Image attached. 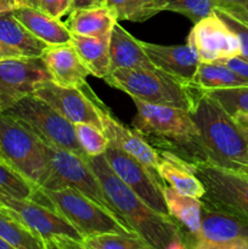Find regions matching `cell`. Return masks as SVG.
Wrapping results in <instances>:
<instances>
[{"label":"cell","mask_w":248,"mask_h":249,"mask_svg":"<svg viewBox=\"0 0 248 249\" xmlns=\"http://www.w3.org/2000/svg\"><path fill=\"white\" fill-rule=\"evenodd\" d=\"M2 207H4V206H2V203H1V202H0V208H2Z\"/></svg>","instance_id":"cell-48"},{"label":"cell","mask_w":248,"mask_h":249,"mask_svg":"<svg viewBox=\"0 0 248 249\" xmlns=\"http://www.w3.org/2000/svg\"><path fill=\"white\" fill-rule=\"evenodd\" d=\"M158 152L160 155V160L156 172L160 180L180 194L202 198L206 194V189L201 180L192 172L191 164L167 151Z\"/></svg>","instance_id":"cell-21"},{"label":"cell","mask_w":248,"mask_h":249,"mask_svg":"<svg viewBox=\"0 0 248 249\" xmlns=\"http://www.w3.org/2000/svg\"><path fill=\"white\" fill-rule=\"evenodd\" d=\"M0 43L18 51L27 57H40L48 44L41 41L26 28L14 11L0 14Z\"/></svg>","instance_id":"cell-23"},{"label":"cell","mask_w":248,"mask_h":249,"mask_svg":"<svg viewBox=\"0 0 248 249\" xmlns=\"http://www.w3.org/2000/svg\"><path fill=\"white\" fill-rule=\"evenodd\" d=\"M34 190L35 186L27 181L6 162L0 160V194L24 199L31 198Z\"/></svg>","instance_id":"cell-32"},{"label":"cell","mask_w":248,"mask_h":249,"mask_svg":"<svg viewBox=\"0 0 248 249\" xmlns=\"http://www.w3.org/2000/svg\"><path fill=\"white\" fill-rule=\"evenodd\" d=\"M0 160H2V156H1V152H0Z\"/></svg>","instance_id":"cell-47"},{"label":"cell","mask_w":248,"mask_h":249,"mask_svg":"<svg viewBox=\"0 0 248 249\" xmlns=\"http://www.w3.org/2000/svg\"><path fill=\"white\" fill-rule=\"evenodd\" d=\"M117 21L107 6L75 9L71 11L66 27L72 34L85 36H109Z\"/></svg>","instance_id":"cell-24"},{"label":"cell","mask_w":248,"mask_h":249,"mask_svg":"<svg viewBox=\"0 0 248 249\" xmlns=\"http://www.w3.org/2000/svg\"><path fill=\"white\" fill-rule=\"evenodd\" d=\"M31 198L60 212L84 238L102 233L138 236L116 213L74 189L65 187L61 190H49L35 187Z\"/></svg>","instance_id":"cell-5"},{"label":"cell","mask_w":248,"mask_h":249,"mask_svg":"<svg viewBox=\"0 0 248 249\" xmlns=\"http://www.w3.org/2000/svg\"><path fill=\"white\" fill-rule=\"evenodd\" d=\"M72 45L77 50L90 74L104 79L109 73V36H85L72 34Z\"/></svg>","instance_id":"cell-25"},{"label":"cell","mask_w":248,"mask_h":249,"mask_svg":"<svg viewBox=\"0 0 248 249\" xmlns=\"http://www.w3.org/2000/svg\"><path fill=\"white\" fill-rule=\"evenodd\" d=\"M5 112L28 126L43 142L87 157L78 142L73 123L40 97L26 95Z\"/></svg>","instance_id":"cell-8"},{"label":"cell","mask_w":248,"mask_h":249,"mask_svg":"<svg viewBox=\"0 0 248 249\" xmlns=\"http://www.w3.org/2000/svg\"><path fill=\"white\" fill-rule=\"evenodd\" d=\"M189 248L248 249V220L202 202L201 229Z\"/></svg>","instance_id":"cell-11"},{"label":"cell","mask_w":248,"mask_h":249,"mask_svg":"<svg viewBox=\"0 0 248 249\" xmlns=\"http://www.w3.org/2000/svg\"><path fill=\"white\" fill-rule=\"evenodd\" d=\"M105 6L117 21L145 22L162 11L157 0H105Z\"/></svg>","instance_id":"cell-28"},{"label":"cell","mask_w":248,"mask_h":249,"mask_svg":"<svg viewBox=\"0 0 248 249\" xmlns=\"http://www.w3.org/2000/svg\"><path fill=\"white\" fill-rule=\"evenodd\" d=\"M0 152L4 162L33 186L43 185L49 173L43 141L6 112L0 113Z\"/></svg>","instance_id":"cell-7"},{"label":"cell","mask_w":248,"mask_h":249,"mask_svg":"<svg viewBox=\"0 0 248 249\" xmlns=\"http://www.w3.org/2000/svg\"><path fill=\"white\" fill-rule=\"evenodd\" d=\"M85 160L99 178L109 206L151 249L187 248L177 223L169 215L151 208L129 189L109 168L104 155L87 156Z\"/></svg>","instance_id":"cell-1"},{"label":"cell","mask_w":248,"mask_h":249,"mask_svg":"<svg viewBox=\"0 0 248 249\" xmlns=\"http://www.w3.org/2000/svg\"><path fill=\"white\" fill-rule=\"evenodd\" d=\"M214 11L225 22L226 26L233 32V34L237 36L241 46V56L248 60V22L233 16L232 14L228 12L226 10L214 7Z\"/></svg>","instance_id":"cell-34"},{"label":"cell","mask_w":248,"mask_h":249,"mask_svg":"<svg viewBox=\"0 0 248 249\" xmlns=\"http://www.w3.org/2000/svg\"><path fill=\"white\" fill-rule=\"evenodd\" d=\"M23 5V0H0V14L6 11H14Z\"/></svg>","instance_id":"cell-38"},{"label":"cell","mask_w":248,"mask_h":249,"mask_svg":"<svg viewBox=\"0 0 248 249\" xmlns=\"http://www.w3.org/2000/svg\"><path fill=\"white\" fill-rule=\"evenodd\" d=\"M0 202L43 242L44 249H84L82 233L53 207L4 194H0Z\"/></svg>","instance_id":"cell-6"},{"label":"cell","mask_w":248,"mask_h":249,"mask_svg":"<svg viewBox=\"0 0 248 249\" xmlns=\"http://www.w3.org/2000/svg\"><path fill=\"white\" fill-rule=\"evenodd\" d=\"M102 131L106 135L109 145L133 156L139 162L156 170L160 160V155L135 128H129L112 114L111 109L104 104L99 105Z\"/></svg>","instance_id":"cell-16"},{"label":"cell","mask_w":248,"mask_h":249,"mask_svg":"<svg viewBox=\"0 0 248 249\" xmlns=\"http://www.w3.org/2000/svg\"><path fill=\"white\" fill-rule=\"evenodd\" d=\"M104 80L112 88L126 92L130 97L189 112L202 91L190 80L177 78L158 68H119L108 73Z\"/></svg>","instance_id":"cell-4"},{"label":"cell","mask_w":248,"mask_h":249,"mask_svg":"<svg viewBox=\"0 0 248 249\" xmlns=\"http://www.w3.org/2000/svg\"><path fill=\"white\" fill-rule=\"evenodd\" d=\"M109 73L119 68L139 70L156 68L143 50L140 40L116 22L109 36Z\"/></svg>","instance_id":"cell-19"},{"label":"cell","mask_w":248,"mask_h":249,"mask_svg":"<svg viewBox=\"0 0 248 249\" xmlns=\"http://www.w3.org/2000/svg\"><path fill=\"white\" fill-rule=\"evenodd\" d=\"M84 249H151V247L135 235L102 233L85 237Z\"/></svg>","instance_id":"cell-29"},{"label":"cell","mask_w":248,"mask_h":249,"mask_svg":"<svg viewBox=\"0 0 248 249\" xmlns=\"http://www.w3.org/2000/svg\"><path fill=\"white\" fill-rule=\"evenodd\" d=\"M235 119L245 128V130L248 133V113H242L235 116Z\"/></svg>","instance_id":"cell-43"},{"label":"cell","mask_w":248,"mask_h":249,"mask_svg":"<svg viewBox=\"0 0 248 249\" xmlns=\"http://www.w3.org/2000/svg\"><path fill=\"white\" fill-rule=\"evenodd\" d=\"M73 125L78 142L85 156L95 157L104 155L108 146V140L101 129L89 123H75Z\"/></svg>","instance_id":"cell-33"},{"label":"cell","mask_w":248,"mask_h":249,"mask_svg":"<svg viewBox=\"0 0 248 249\" xmlns=\"http://www.w3.org/2000/svg\"><path fill=\"white\" fill-rule=\"evenodd\" d=\"M140 44L156 68L181 79L192 82L198 68L199 60L197 53L189 44L165 46L141 40Z\"/></svg>","instance_id":"cell-18"},{"label":"cell","mask_w":248,"mask_h":249,"mask_svg":"<svg viewBox=\"0 0 248 249\" xmlns=\"http://www.w3.org/2000/svg\"><path fill=\"white\" fill-rule=\"evenodd\" d=\"M0 238L12 249H44V245L7 208H0Z\"/></svg>","instance_id":"cell-27"},{"label":"cell","mask_w":248,"mask_h":249,"mask_svg":"<svg viewBox=\"0 0 248 249\" xmlns=\"http://www.w3.org/2000/svg\"><path fill=\"white\" fill-rule=\"evenodd\" d=\"M40 57L56 84L82 90L90 88L87 78L91 74L72 43L48 45Z\"/></svg>","instance_id":"cell-17"},{"label":"cell","mask_w":248,"mask_h":249,"mask_svg":"<svg viewBox=\"0 0 248 249\" xmlns=\"http://www.w3.org/2000/svg\"><path fill=\"white\" fill-rule=\"evenodd\" d=\"M206 92L232 117L248 113V85L215 89Z\"/></svg>","instance_id":"cell-31"},{"label":"cell","mask_w":248,"mask_h":249,"mask_svg":"<svg viewBox=\"0 0 248 249\" xmlns=\"http://www.w3.org/2000/svg\"><path fill=\"white\" fill-rule=\"evenodd\" d=\"M131 99L138 109L133 126L156 150L173 153L190 164L211 162L189 111Z\"/></svg>","instance_id":"cell-2"},{"label":"cell","mask_w":248,"mask_h":249,"mask_svg":"<svg viewBox=\"0 0 248 249\" xmlns=\"http://www.w3.org/2000/svg\"><path fill=\"white\" fill-rule=\"evenodd\" d=\"M72 2L73 0H41L39 9L51 17L61 18L63 15L71 11Z\"/></svg>","instance_id":"cell-35"},{"label":"cell","mask_w":248,"mask_h":249,"mask_svg":"<svg viewBox=\"0 0 248 249\" xmlns=\"http://www.w3.org/2000/svg\"><path fill=\"white\" fill-rule=\"evenodd\" d=\"M192 83L203 91L248 85L247 79L233 72L220 61L199 62Z\"/></svg>","instance_id":"cell-26"},{"label":"cell","mask_w":248,"mask_h":249,"mask_svg":"<svg viewBox=\"0 0 248 249\" xmlns=\"http://www.w3.org/2000/svg\"><path fill=\"white\" fill-rule=\"evenodd\" d=\"M187 44L197 53L199 62H214L241 55L237 36L215 11L195 23Z\"/></svg>","instance_id":"cell-14"},{"label":"cell","mask_w":248,"mask_h":249,"mask_svg":"<svg viewBox=\"0 0 248 249\" xmlns=\"http://www.w3.org/2000/svg\"><path fill=\"white\" fill-rule=\"evenodd\" d=\"M157 2L162 11L177 12L194 23L214 11V5L211 0H157Z\"/></svg>","instance_id":"cell-30"},{"label":"cell","mask_w":248,"mask_h":249,"mask_svg":"<svg viewBox=\"0 0 248 249\" xmlns=\"http://www.w3.org/2000/svg\"><path fill=\"white\" fill-rule=\"evenodd\" d=\"M43 145L48 158L49 173L43 185L39 187L49 190H61L65 187L74 189L116 213L107 202L99 178L92 172L85 157L49 143L43 142Z\"/></svg>","instance_id":"cell-9"},{"label":"cell","mask_w":248,"mask_h":249,"mask_svg":"<svg viewBox=\"0 0 248 249\" xmlns=\"http://www.w3.org/2000/svg\"><path fill=\"white\" fill-rule=\"evenodd\" d=\"M33 94L48 102L71 123H89L102 130L99 112L101 100L90 88L82 90L62 87L50 79L40 83Z\"/></svg>","instance_id":"cell-13"},{"label":"cell","mask_w":248,"mask_h":249,"mask_svg":"<svg viewBox=\"0 0 248 249\" xmlns=\"http://www.w3.org/2000/svg\"><path fill=\"white\" fill-rule=\"evenodd\" d=\"M104 156L109 168L129 189L156 212L169 215L163 194V184L159 182L158 174H153V169L109 143Z\"/></svg>","instance_id":"cell-12"},{"label":"cell","mask_w":248,"mask_h":249,"mask_svg":"<svg viewBox=\"0 0 248 249\" xmlns=\"http://www.w3.org/2000/svg\"><path fill=\"white\" fill-rule=\"evenodd\" d=\"M16 56H22V55L18 53V51L15 50V49L0 43V60H4V58H7V57H16Z\"/></svg>","instance_id":"cell-41"},{"label":"cell","mask_w":248,"mask_h":249,"mask_svg":"<svg viewBox=\"0 0 248 249\" xmlns=\"http://www.w3.org/2000/svg\"><path fill=\"white\" fill-rule=\"evenodd\" d=\"M163 194L168 214L182 231L184 241L189 248L190 242L201 229L202 199L180 194L169 185H163Z\"/></svg>","instance_id":"cell-20"},{"label":"cell","mask_w":248,"mask_h":249,"mask_svg":"<svg viewBox=\"0 0 248 249\" xmlns=\"http://www.w3.org/2000/svg\"><path fill=\"white\" fill-rule=\"evenodd\" d=\"M233 169L238 170V172H241V173H242V174L247 175V177H248V163H242V164H236Z\"/></svg>","instance_id":"cell-44"},{"label":"cell","mask_w":248,"mask_h":249,"mask_svg":"<svg viewBox=\"0 0 248 249\" xmlns=\"http://www.w3.org/2000/svg\"><path fill=\"white\" fill-rule=\"evenodd\" d=\"M50 79L41 57L16 56L0 60V92L15 101L33 94L40 83Z\"/></svg>","instance_id":"cell-15"},{"label":"cell","mask_w":248,"mask_h":249,"mask_svg":"<svg viewBox=\"0 0 248 249\" xmlns=\"http://www.w3.org/2000/svg\"><path fill=\"white\" fill-rule=\"evenodd\" d=\"M221 63H224L225 66H228L230 70H232L233 72H236L237 74H240L241 77L245 78L248 80V60L247 58L242 57L241 55L233 56V57L224 58L220 60Z\"/></svg>","instance_id":"cell-36"},{"label":"cell","mask_w":248,"mask_h":249,"mask_svg":"<svg viewBox=\"0 0 248 249\" xmlns=\"http://www.w3.org/2000/svg\"><path fill=\"white\" fill-rule=\"evenodd\" d=\"M0 249H12V248L9 243L5 242L4 240H1V238H0Z\"/></svg>","instance_id":"cell-46"},{"label":"cell","mask_w":248,"mask_h":249,"mask_svg":"<svg viewBox=\"0 0 248 249\" xmlns=\"http://www.w3.org/2000/svg\"><path fill=\"white\" fill-rule=\"evenodd\" d=\"M14 102L15 100H12L11 97L6 96V95H2L1 92H0V113L6 111Z\"/></svg>","instance_id":"cell-42"},{"label":"cell","mask_w":248,"mask_h":249,"mask_svg":"<svg viewBox=\"0 0 248 249\" xmlns=\"http://www.w3.org/2000/svg\"><path fill=\"white\" fill-rule=\"evenodd\" d=\"M211 1L213 2L214 7L226 10V9H230V7L246 4L248 0H211Z\"/></svg>","instance_id":"cell-40"},{"label":"cell","mask_w":248,"mask_h":249,"mask_svg":"<svg viewBox=\"0 0 248 249\" xmlns=\"http://www.w3.org/2000/svg\"><path fill=\"white\" fill-rule=\"evenodd\" d=\"M203 184L202 202L248 220V177L241 172L212 162L191 164Z\"/></svg>","instance_id":"cell-10"},{"label":"cell","mask_w":248,"mask_h":249,"mask_svg":"<svg viewBox=\"0 0 248 249\" xmlns=\"http://www.w3.org/2000/svg\"><path fill=\"white\" fill-rule=\"evenodd\" d=\"M226 11L232 14L233 16L238 17V18L243 19V21L248 22V1L243 5H238V6H233V7H230V9H226Z\"/></svg>","instance_id":"cell-39"},{"label":"cell","mask_w":248,"mask_h":249,"mask_svg":"<svg viewBox=\"0 0 248 249\" xmlns=\"http://www.w3.org/2000/svg\"><path fill=\"white\" fill-rule=\"evenodd\" d=\"M212 163L233 169L248 163V133L202 90L190 111Z\"/></svg>","instance_id":"cell-3"},{"label":"cell","mask_w":248,"mask_h":249,"mask_svg":"<svg viewBox=\"0 0 248 249\" xmlns=\"http://www.w3.org/2000/svg\"><path fill=\"white\" fill-rule=\"evenodd\" d=\"M99 6H105V0H73L71 11L75 9H88V7Z\"/></svg>","instance_id":"cell-37"},{"label":"cell","mask_w":248,"mask_h":249,"mask_svg":"<svg viewBox=\"0 0 248 249\" xmlns=\"http://www.w3.org/2000/svg\"><path fill=\"white\" fill-rule=\"evenodd\" d=\"M24 5L27 6H32V7H35V9H39L40 7V1L41 0H23Z\"/></svg>","instance_id":"cell-45"},{"label":"cell","mask_w":248,"mask_h":249,"mask_svg":"<svg viewBox=\"0 0 248 249\" xmlns=\"http://www.w3.org/2000/svg\"><path fill=\"white\" fill-rule=\"evenodd\" d=\"M14 15L26 26L32 34L48 45L71 43L72 33L68 31L65 22L55 18L35 7L23 6L14 10Z\"/></svg>","instance_id":"cell-22"}]
</instances>
